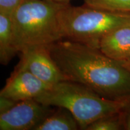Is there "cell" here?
<instances>
[{
  "label": "cell",
  "instance_id": "11",
  "mask_svg": "<svg viewBox=\"0 0 130 130\" xmlns=\"http://www.w3.org/2000/svg\"><path fill=\"white\" fill-rule=\"evenodd\" d=\"M123 118L121 111L104 116L96 120L86 130H118L122 128Z\"/></svg>",
  "mask_w": 130,
  "mask_h": 130
},
{
  "label": "cell",
  "instance_id": "5",
  "mask_svg": "<svg viewBox=\"0 0 130 130\" xmlns=\"http://www.w3.org/2000/svg\"><path fill=\"white\" fill-rule=\"evenodd\" d=\"M53 107L34 98L19 101L8 111L0 113V129L34 130L54 110Z\"/></svg>",
  "mask_w": 130,
  "mask_h": 130
},
{
  "label": "cell",
  "instance_id": "3",
  "mask_svg": "<svg viewBox=\"0 0 130 130\" xmlns=\"http://www.w3.org/2000/svg\"><path fill=\"white\" fill-rule=\"evenodd\" d=\"M43 104L66 108L74 115L79 129L102 117L121 111L126 99L113 100L99 95L87 86L72 81H60L35 98Z\"/></svg>",
  "mask_w": 130,
  "mask_h": 130
},
{
  "label": "cell",
  "instance_id": "9",
  "mask_svg": "<svg viewBox=\"0 0 130 130\" xmlns=\"http://www.w3.org/2000/svg\"><path fill=\"white\" fill-rule=\"evenodd\" d=\"M34 130H76L79 126L74 115L66 108L57 107Z\"/></svg>",
  "mask_w": 130,
  "mask_h": 130
},
{
  "label": "cell",
  "instance_id": "13",
  "mask_svg": "<svg viewBox=\"0 0 130 130\" xmlns=\"http://www.w3.org/2000/svg\"><path fill=\"white\" fill-rule=\"evenodd\" d=\"M25 0H0V12L12 16Z\"/></svg>",
  "mask_w": 130,
  "mask_h": 130
},
{
  "label": "cell",
  "instance_id": "2",
  "mask_svg": "<svg viewBox=\"0 0 130 130\" xmlns=\"http://www.w3.org/2000/svg\"><path fill=\"white\" fill-rule=\"evenodd\" d=\"M65 4L48 0H25L18 7L12 15L13 45L18 53L48 46L63 39L57 16Z\"/></svg>",
  "mask_w": 130,
  "mask_h": 130
},
{
  "label": "cell",
  "instance_id": "15",
  "mask_svg": "<svg viewBox=\"0 0 130 130\" xmlns=\"http://www.w3.org/2000/svg\"><path fill=\"white\" fill-rule=\"evenodd\" d=\"M123 109L126 110L125 116L124 117L123 116V122H124V126L126 128V129L130 130V109L129 108H126V107H125V106L123 107Z\"/></svg>",
  "mask_w": 130,
  "mask_h": 130
},
{
  "label": "cell",
  "instance_id": "16",
  "mask_svg": "<svg viewBox=\"0 0 130 130\" xmlns=\"http://www.w3.org/2000/svg\"><path fill=\"white\" fill-rule=\"evenodd\" d=\"M48 1L58 3H63V4H69L71 0H48Z\"/></svg>",
  "mask_w": 130,
  "mask_h": 130
},
{
  "label": "cell",
  "instance_id": "14",
  "mask_svg": "<svg viewBox=\"0 0 130 130\" xmlns=\"http://www.w3.org/2000/svg\"><path fill=\"white\" fill-rule=\"evenodd\" d=\"M17 102L9 98L0 96V113L8 111L12 108Z\"/></svg>",
  "mask_w": 130,
  "mask_h": 130
},
{
  "label": "cell",
  "instance_id": "1",
  "mask_svg": "<svg viewBox=\"0 0 130 130\" xmlns=\"http://www.w3.org/2000/svg\"><path fill=\"white\" fill-rule=\"evenodd\" d=\"M51 57L67 80L78 83L105 98L130 97V70L99 49L61 39L48 46Z\"/></svg>",
  "mask_w": 130,
  "mask_h": 130
},
{
  "label": "cell",
  "instance_id": "12",
  "mask_svg": "<svg viewBox=\"0 0 130 130\" xmlns=\"http://www.w3.org/2000/svg\"><path fill=\"white\" fill-rule=\"evenodd\" d=\"M85 4L115 12L130 13V0H84Z\"/></svg>",
  "mask_w": 130,
  "mask_h": 130
},
{
  "label": "cell",
  "instance_id": "4",
  "mask_svg": "<svg viewBox=\"0 0 130 130\" xmlns=\"http://www.w3.org/2000/svg\"><path fill=\"white\" fill-rule=\"evenodd\" d=\"M57 18L64 39L97 49L107 33L130 25V13L111 12L86 4L72 6L66 4L59 10Z\"/></svg>",
  "mask_w": 130,
  "mask_h": 130
},
{
  "label": "cell",
  "instance_id": "10",
  "mask_svg": "<svg viewBox=\"0 0 130 130\" xmlns=\"http://www.w3.org/2000/svg\"><path fill=\"white\" fill-rule=\"evenodd\" d=\"M16 53L13 45L12 16L0 12V62L7 65Z\"/></svg>",
  "mask_w": 130,
  "mask_h": 130
},
{
  "label": "cell",
  "instance_id": "8",
  "mask_svg": "<svg viewBox=\"0 0 130 130\" xmlns=\"http://www.w3.org/2000/svg\"><path fill=\"white\" fill-rule=\"evenodd\" d=\"M99 50L115 60H127L130 58V25L119 27L104 36Z\"/></svg>",
  "mask_w": 130,
  "mask_h": 130
},
{
  "label": "cell",
  "instance_id": "17",
  "mask_svg": "<svg viewBox=\"0 0 130 130\" xmlns=\"http://www.w3.org/2000/svg\"><path fill=\"white\" fill-rule=\"evenodd\" d=\"M123 63V64L125 66L126 68H127L128 69L130 70V58H128L127 60L125 61H123V62H122Z\"/></svg>",
  "mask_w": 130,
  "mask_h": 130
},
{
  "label": "cell",
  "instance_id": "7",
  "mask_svg": "<svg viewBox=\"0 0 130 130\" xmlns=\"http://www.w3.org/2000/svg\"><path fill=\"white\" fill-rule=\"evenodd\" d=\"M49 87L28 71L16 67L1 90L0 96L16 101L35 99Z\"/></svg>",
  "mask_w": 130,
  "mask_h": 130
},
{
  "label": "cell",
  "instance_id": "6",
  "mask_svg": "<svg viewBox=\"0 0 130 130\" xmlns=\"http://www.w3.org/2000/svg\"><path fill=\"white\" fill-rule=\"evenodd\" d=\"M21 53L16 67L28 71L50 87L67 80L51 57L48 46H36Z\"/></svg>",
  "mask_w": 130,
  "mask_h": 130
}]
</instances>
